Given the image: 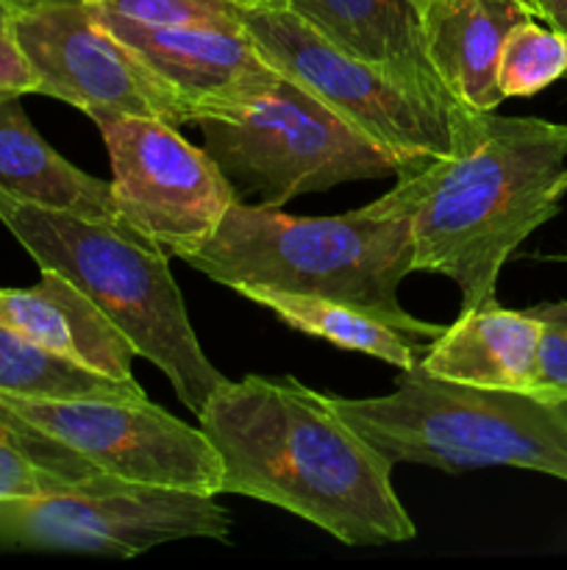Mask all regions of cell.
I'll list each match as a JSON object with an SVG mask.
<instances>
[{"mask_svg": "<svg viewBox=\"0 0 567 570\" xmlns=\"http://www.w3.org/2000/svg\"><path fill=\"white\" fill-rule=\"evenodd\" d=\"M106 11L148 22V26H226L242 22V14L206 0H89Z\"/></svg>", "mask_w": 567, "mask_h": 570, "instance_id": "cell-23", "label": "cell"}, {"mask_svg": "<svg viewBox=\"0 0 567 570\" xmlns=\"http://www.w3.org/2000/svg\"><path fill=\"white\" fill-rule=\"evenodd\" d=\"M0 393L26 399H148L137 382L94 373L70 360L50 354L0 321Z\"/></svg>", "mask_w": 567, "mask_h": 570, "instance_id": "cell-20", "label": "cell"}, {"mask_svg": "<svg viewBox=\"0 0 567 570\" xmlns=\"http://www.w3.org/2000/svg\"><path fill=\"white\" fill-rule=\"evenodd\" d=\"M526 312L539 323L531 393L548 401H567V301L539 304Z\"/></svg>", "mask_w": 567, "mask_h": 570, "instance_id": "cell-22", "label": "cell"}, {"mask_svg": "<svg viewBox=\"0 0 567 570\" xmlns=\"http://www.w3.org/2000/svg\"><path fill=\"white\" fill-rule=\"evenodd\" d=\"M520 3L531 11L534 20L567 37V0H520Z\"/></svg>", "mask_w": 567, "mask_h": 570, "instance_id": "cell-25", "label": "cell"}, {"mask_svg": "<svg viewBox=\"0 0 567 570\" xmlns=\"http://www.w3.org/2000/svg\"><path fill=\"white\" fill-rule=\"evenodd\" d=\"M6 3H9L14 11H26V9H31V6L44 3V0H6Z\"/></svg>", "mask_w": 567, "mask_h": 570, "instance_id": "cell-27", "label": "cell"}, {"mask_svg": "<svg viewBox=\"0 0 567 570\" xmlns=\"http://www.w3.org/2000/svg\"><path fill=\"white\" fill-rule=\"evenodd\" d=\"M222 462L220 495L304 518L350 549L417 534L392 484L395 462L292 376L228 379L198 415Z\"/></svg>", "mask_w": 567, "mask_h": 570, "instance_id": "cell-1", "label": "cell"}, {"mask_svg": "<svg viewBox=\"0 0 567 570\" xmlns=\"http://www.w3.org/2000/svg\"><path fill=\"white\" fill-rule=\"evenodd\" d=\"M567 76V37L526 20L506 37L498 59V89L506 98H528Z\"/></svg>", "mask_w": 567, "mask_h": 570, "instance_id": "cell-21", "label": "cell"}, {"mask_svg": "<svg viewBox=\"0 0 567 570\" xmlns=\"http://www.w3.org/2000/svg\"><path fill=\"white\" fill-rule=\"evenodd\" d=\"M537 345L539 323L528 312L493 304L459 312V317L428 343L420 365L445 382L531 393Z\"/></svg>", "mask_w": 567, "mask_h": 570, "instance_id": "cell-17", "label": "cell"}, {"mask_svg": "<svg viewBox=\"0 0 567 570\" xmlns=\"http://www.w3.org/2000/svg\"><path fill=\"white\" fill-rule=\"evenodd\" d=\"M183 262L231 289L320 295L398 315V287L411 273V198L398 181L361 209L326 217L233 200L209 243Z\"/></svg>", "mask_w": 567, "mask_h": 570, "instance_id": "cell-3", "label": "cell"}, {"mask_svg": "<svg viewBox=\"0 0 567 570\" xmlns=\"http://www.w3.org/2000/svg\"><path fill=\"white\" fill-rule=\"evenodd\" d=\"M411 3H415V6H417V9H420V11H422V9H426V6H428V3H431V0H411Z\"/></svg>", "mask_w": 567, "mask_h": 570, "instance_id": "cell-28", "label": "cell"}, {"mask_svg": "<svg viewBox=\"0 0 567 570\" xmlns=\"http://www.w3.org/2000/svg\"><path fill=\"white\" fill-rule=\"evenodd\" d=\"M122 488L131 484L103 473L87 456L0 401V501L76 490L109 493Z\"/></svg>", "mask_w": 567, "mask_h": 570, "instance_id": "cell-19", "label": "cell"}, {"mask_svg": "<svg viewBox=\"0 0 567 570\" xmlns=\"http://www.w3.org/2000/svg\"><path fill=\"white\" fill-rule=\"evenodd\" d=\"M111 33L170 81L200 117L237 115L278 87L284 72L267 61L242 22L226 26H148L94 6Z\"/></svg>", "mask_w": 567, "mask_h": 570, "instance_id": "cell-12", "label": "cell"}, {"mask_svg": "<svg viewBox=\"0 0 567 570\" xmlns=\"http://www.w3.org/2000/svg\"><path fill=\"white\" fill-rule=\"evenodd\" d=\"M0 401L120 482L220 495L222 462L203 429L178 421L150 399H26L0 393Z\"/></svg>", "mask_w": 567, "mask_h": 570, "instance_id": "cell-11", "label": "cell"}, {"mask_svg": "<svg viewBox=\"0 0 567 570\" xmlns=\"http://www.w3.org/2000/svg\"><path fill=\"white\" fill-rule=\"evenodd\" d=\"M178 540H231L217 495L131 484L0 501V549L137 557Z\"/></svg>", "mask_w": 567, "mask_h": 570, "instance_id": "cell-9", "label": "cell"}, {"mask_svg": "<svg viewBox=\"0 0 567 570\" xmlns=\"http://www.w3.org/2000/svg\"><path fill=\"white\" fill-rule=\"evenodd\" d=\"M92 122L109 150L117 217L167 256L198 254L237 200L217 161L159 117L98 111Z\"/></svg>", "mask_w": 567, "mask_h": 570, "instance_id": "cell-8", "label": "cell"}, {"mask_svg": "<svg viewBox=\"0 0 567 570\" xmlns=\"http://www.w3.org/2000/svg\"><path fill=\"white\" fill-rule=\"evenodd\" d=\"M398 181L411 198V273L450 278L461 312L484 309L517 245L559 212L567 126L484 111L470 148Z\"/></svg>", "mask_w": 567, "mask_h": 570, "instance_id": "cell-2", "label": "cell"}, {"mask_svg": "<svg viewBox=\"0 0 567 570\" xmlns=\"http://www.w3.org/2000/svg\"><path fill=\"white\" fill-rule=\"evenodd\" d=\"M14 14L17 11L0 0V98L33 92V72L14 37Z\"/></svg>", "mask_w": 567, "mask_h": 570, "instance_id": "cell-24", "label": "cell"}, {"mask_svg": "<svg viewBox=\"0 0 567 570\" xmlns=\"http://www.w3.org/2000/svg\"><path fill=\"white\" fill-rule=\"evenodd\" d=\"M289 11L342 53L398 78L448 111H470L434 70L420 9L411 0H292Z\"/></svg>", "mask_w": 567, "mask_h": 570, "instance_id": "cell-13", "label": "cell"}, {"mask_svg": "<svg viewBox=\"0 0 567 570\" xmlns=\"http://www.w3.org/2000/svg\"><path fill=\"white\" fill-rule=\"evenodd\" d=\"M0 193L87 220H120L111 181L78 170L28 120L20 95L0 98Z\"/></svg>", "mask_w": 567, "mask_h": 570, "instance_id": "cell-18", "label": "cell"}, {"mask_svg": "<svg viewBox=\"0 0 567 570\" xmlns=\"http://www.w3.org/2000/svg\"><path fill=\"white\" fill-rule=\"evenodd\" d=\"M206 3L222 6V9L237 11V14H250V11L289 9V3H292V0H206Z\"/></svg>", "mask_w": 567, "mask_h": 570, "instance_id": "cell-26", "label": "cell"}, {"mask_svg": "<svg viewBox=\"0 0 567 570\" xmlns=\"http://www.w3.org/2000/svg\"><path fill=\"white\" fill-rule=\"evenodd\" d=\"M434 70L461 106L495 111L504 104L498 59L506 37L534 20L520 0H431L420 11Z\"/></svg>", "mask_w": 567, "mask_h": 570, "instance_id": "cell-15", "label": "cell"}, {"mask_svg": "<svg viewBox=\"0 0 567 570\" xmlns=\"http://www.w3.org/2000/svg\"><path fill=\"white\" fill-rule=\"evenodd\" d=\"M242 26L270 65L387 148L404 176L461 154L481 134L484 111L434 106L398 78L328 45L289 9L250 11Z\"/></svg>", "mask_w": 567, "mask_h": 570, "instance_id": "cell-7", "label": "cell"}, {"mask_svg": "<svg viewBox=\"0 0 567 570\" xmlns=\"http://www.w3.org/2000/svg\"><path fill=\"white\" fill-rule=\"evenodd\" d=\"M28 289L0 287V321L50 354L94 373L133 382V345L126 334L56 271H39Z\"/></svg>", "mask_w": 567, "mask_h": 570, "instance_id": "cell-14", "label": "cell"}, {"mask_svg": "<svg viewBox=\"0 0 567 570\" xmlns=\"http://www.w3.org/2000/svg\"><path fill=\"white\" fill-rule=\"evenodd\" d=\"M14 37L33 72V92L83 115L195 122L192 106L142 56L100 22L89 0H44L14 14Z\"/></svg>", "mask_w": 567, "mask_h": 570, "instance_id": "cell-10", "label": "cell"}, {"mask_svg": "<svg viewBox=\"0 0 567 570\" xmlns=\"http://www.w3.org/2000/svg\"><path fill=\"white\" fill-rule=\"evenodd\" d=\"M195 126L237 200L256 195L261 206H284L345 181L404 176L387 148L287 76L237 115Z\"/></svg>", "mask_w": 567, "mask_h": 570, "instance_id": "cell-6", "label": "cell"}, {"mask_svg": "<svg viewBox=\"0 0 567 570\" xmlns=\"http://www.w3.org/2000/svg\"><path fill=\"white\" fill-rule=\"evenodd\" d=\"M250 304L272 312L284 326L320 337L342 351H356L381 360L398 371H409L420 362L422 348L445 332L442 323H428L409 312H384L354 301L320 298V295L281 293L267 287L237 289Z\"/></svg>", "mask_w": 567, "mask_h": 570, "instance_id": "cell-16", "label": "cell"}, {"mask_svg": "<svg viewBox=\"0 0 567 570\" xmlns=\"http://www.w3.org/2000/svg\"><path fill=\"white\" fill-rule=\"evenodd\" d=\"M0 223L33 256L39 271L70 278L133 345L159 367L195 415L228 382L200 348L167 254L122 220H87L39 209L0 193Z\"/></svg>", "mask_w": 567, "mask_h": 570, "instance_id": "cell-4", "label": "cell"}, {"mask_svg": "<svg viewBox=\"0 0 567 570\" xmlns=\"http://www.w3.org/2000/svg\"><path fill=\"white\" fill-rule=\"evenodd\" d=\"M339 415L398 465L445 473L523 468L567 482V401L472 387L431 376L417 362L376 399H337Z\"/></svg>", "mask_w": 567, "mask_h": 570, "instance_id": "cell-5", "label": "cell"}]
</instances>
